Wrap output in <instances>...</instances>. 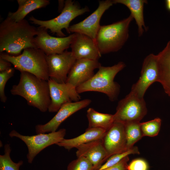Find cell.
Instances as JSON below:
<instances>
[{
	"instance_id": "obj_1",
	"label": "cell",
	"mask_w": 170,
	"mask_h": 170,
	"mask_svg": "<svg viewBox=\"0 0 170 170\" xmlns=\"http://www.w3.org/2000/svg\"><path fill=\"white\" fill-rule=\"evenodd\" d=\"M37 34V28L26 20L16 22L7 17L0 24V53L16 56L26 48H36L34 39Z\"/></svg>"
},
{
	"instance_id": "obj_2",
	"label": "cell",
	"mask_w": 170,
	"mask_h": 170,
	"mask_svg": "<svg viewBox=\"0 0 170 170\" xmlns=\"http://www.w3.org/2000/svg\"><path fill=\"white\" fill-rule=\"evenodd\" d=\"M20 72L19 82L12 86L11 94L22 97L28 105L45 112L48 110L51 103L48 81L28 72Z\"/></svg>"
},
{
	"instance_id": "obj_3",
	"label": "cell",
	"mask_w": 170,
	"mask_h": 170,
	"mask_svg": "<svg viewBox=\"0 0 170 170\" xmlns=\"http://www.w3.org/2000/svg\"><path fill=\"white\" fill-rule=\"evenodd\" d=\"M126 66L122 62L111 66L101 65L97 73L89 80L76 88L78 94L88 91L104 93L111 101L116 100L120 92V86L114 81L116 74Z\"/></svg>"
},
{
	"instance_id": "obj_4",
	"label": "cell",
	"mask_w": 170,
	"mask_h": 170,
	"mask_svg": "<svg viewBox=\"0 0 170 170\" xmlns=\"http://www.w3.org/2000/svg\"><path fill=\"white\" fill-rule=\"evenodd\" d=\"M133 19L130 14L119 21L100 26L95 42L101 54L116 52L121 49L129 37V27Z\"/></svg>"
},
{
	"instance_id": "obj_5",
	"label": "cell",
	"mask_w": 170,
	"mask_h": 170,
	"mask_svg": "<svg viewBox=\"0 0 170 170\" xmlns=\"http://www.w3.org/2000/svg\"><path fill=\"white\" fill-rule=\"evenodd\" d=\"M0 57L10 63L15 69L20 72L30 73L46 81L49 79L46 55L37 48H26L20 54L16 56L1 53Z\"/></svg>"
},
{
	"instance_id": "obj_6",
	"label": "cell",
	"mask_w": 170,
	"mask_h": 170,
	"mask_svg": "<svg viewBox=\"0 0 170 170\" xmlns=\"http://www.w3.org/2000/svg\"><path fill=\"white\" fill-rule=\"evenodd\" d=\"M89 11L87 6L81 8L74 1L67 0L65 2L61 13L55 18L49 20H42L31 16L29 20L34 24L50 30L52 33H56L59 37H64L65 35L62 30L65 29L69 33V28L71 21L77 16Z\"/></svg>"
},
{
	"instance_id": "obj_7",
	"label": "cell",
	"mask_w": 170,
	"mask_h": 170,
	"mask_svg": "<svg viewBox=\"0 0 170 170\" xmlns=\"http://www.w3.org/2000/svg\"><path fill=\"white\" fill-rule=\"evenodd\" d=\"M66 133V129L62 128L48 133L26 136L14 130L10 132L9 135L12 138H17L25 143L28 149L26 156L27 161L29 163L31 164L36 156L43 150L53 144H56L64 139Z\"/></svg>"
},
{
	"instance_id": "obj_8",
	"label": "cell",
	"mask_w": 170,
	"mask_h": 170,
	"mask_svg": "<svg viewBox=\"0 0 170 170\" xmlns=\"http://www.w3.org/2000/svg\"><path fill=\"white\" fill-rule=\"evenodd\" d=\"M147 113L146 103L144 98L139 97L131 91L119 102L116 112L113 115L114 121L124 124L140 122Z\"/></svg>"
},
{
	"instance_id": "obj_9",
	"label": "cell",
	"mask_w": 170,
	"mask_h": 170,
	"mask_svg": "<svg viewBox=\"0 0 170 170\" xmlns=\"http://www.w3.org/2000/svg\"><path fill=\"white\" fill-rule=\"evenodd\" d=\"M37 34L34 39L35 47L42 51L47 55L61 54L69 47L75 36V33L64 37L50 36L48 29L39 26L37 28Z\"/></svg>"
},
{
	"instance_id": "obj_10",
	"label": "cell",
	"mask_w": 170,
	"mask_h": 170,
	"mask_svg": "<svg viewBox=\"0 0 170 170\" xmlns=\"http://www.w3.org/2000/svg\"><path fill=\"white\" fill-rule=\"evenodd\" d=\"M50 79L59 83L66 82L69 72L76 59L71 51L46 55Z\"/></svg>"
},
{
	"instance_id": "obj_11",
	"label": "cell",
	"mask_w": 170,
	"mask_h": 170,
	"mask_svg": "<svg viewBox=\"0 0 170 170\" xmlns=\"http://www.w3.org/2000/svg\"><path fill=\"white\" fill-rule=\"evenodd\" d=\"M48 82L51 99L48 110L49 112H57L63 105L80 100L81 97L76 88L71 84L58 83L50 78Z\"/></svg>"
},
{
	"instance_id": "obj_12",
	"label": "cell",
	"mask_w": 170,
	"mask_h": 170,
	"mask_svg": "<svg viewBox=\"0 0 170 170\" xmlns=\"http://www.w3.org/2000/svg\"><path fill=\"white\" fill-rule=\"evenodd\" d=\"M98 8L82 21L70 26L69 33L71 32L83 34L95 41L100 26V21L105 12L113 4V0L99 1Z\"/></svg>"
},
{
	"instance_id": "obj_13",
	"label": "cell",
	"mask_w": 170,
	"mask_h": 170,
	"mask_svg": "<svg viewBox=\"0 0 170 170\" xmlns=\"http://www.w3.org/2000/svg\"><path fill=\"white\" fill-rule=\"evenodd\" d=\"M159 73L156 55L150 54L144 60L140 76L133 84L131 91L140 98H144L148 88L155 82L158 81Z\"/></svg>"
},
{
	"instance_id": "obj_14",
	"label": "cell",
	"mask_w": 170,
	"mask_h": 170,
	"mask_svg": "<svg viewBox=\"0 0 170 170\" xmlns=\"http://www.w3.org/2000/svg\"><path fill=\"white\" fill-rule=\"evenodd\" d=\"M88 99L63 105L56 114L48 122L44 124H38L35 126L37 134L51 133L57 131L61 124L72 115L78 111L86 107L91 103Z\"/></svg>"
},
{
	"instance_id": "obj_15",
	"label": "cell",
	"mask_w": 170,
	"mask_h": 170,
	"mask_svg": "<svg viewBox=\"0 0 170 170\" xmlns=\"http://www.w3.org/2000/svg\"><path fill=\"white\" fill-rule=\"evenodd\" d=\"M102 140L107 153V159L113 155L128 150L124 124L122 122L114 121Z\"/></svg>"
},
{
	"instance_id": "obj_16",
	"label": "cell",
	"mask_w": 170,
	"mask_h": 170,
	"mask_svg": "<svg viewBox=\"0 0 170 170\" xmlns=\"http://www.w3.org/2000/svg\"><path fill=\"white\" fill-rule=\"evenodd\" d=\"M101 65L98 60H76L68 74L66 82L76 88L89 80L94 71Z\"/></svg>"
},
{
	"instance_id": "obj_17",
	"label": "cell",
	"mask_w": 170,
	"mask_h": 170,
	"mask_svg": "<svg viewBox=\"0 0 170 170\" xmlns=\"http://www.w3.org/2000/svg\"><path fill=\"white\" fill-rule=\"evenodd\" d=\"M70 47L71 52L76 60H98L101 57L95 41L83 34L75 33Z\"/></svg>"
},
{
	"instance_id": "obj_18",
	"label": "cell",
	"mask_w": 170,
	"mask_h": 170,
	"mask_svg": "<svg viewBox=\"0 0 170 170\" xmlns=\"http://www.w3.org/2000/svg\"><path fill=\"white\" fill-rule=\"evenodd\" d=\"M77 149V157H83L92 164L94 170H97L107 160V154L102 139L94 140L82 144Z\"/></svg>"
},
{
	"instance_id": "obj_19",
	"label": "cell",
	"mask_w": 170,
	"mask_h": 170,
	"mask_svg": "<svg viewBox=\"0 0 170 170\" xmlns=\"http://www.w3.org/2000/svg\"><path fill=\"white\" fill-rule=\"evenodd\" d=\"M158 69V82L165 93L170 97V41L164 48L156 54Z\"/></svg>"
},
{
	"instance_id": "obj_20",
	"label": "cell",
	"mask_w": 170,
	"mask_h": 170,
	"mask_svg": "<svg viewBox=\"0 0 170 170\" xmlns=\"http://www.w3.org/2000/svg\"><path fill=\"white\" fill-rule=\"evenodd\" d=\"M106 132L102 129L88 128L84 133L79 136L70 139H64L56 144L70 150L89 142L102 139Z\"/></svg>"
},
{
	"instance_id": "obj_21",
	"label": "cell",
	"mask_w": 170,
	"mask_h": 170,
	"mask_svg": "<svg viewBox=\"0 0 170 170\" xmlns=\"http://www.w3.org/2000/svg\"><path fill=\"white\" fill-rule=\"evenodd\" d=\"M114 4L124 5L130 10V15L136 22L138 28L139 37L141 36L144 31L147 30L145 26L144 15V5L147 3L146 0H114Z\"/></svg>"
},
{
	"instance_id": "obj_22",
	"label": "cell",
	"mask_w": 170,
	"mask_h": 170,
	"mask_svg": "<svg viewBox=\"0 0 170 170\" xmlns=\"http://www.w3.org/2000/svg\"><path fill=\"white\" fill-rule=\"evenodd\" d=\"M18 8L14 12H9L8 17L15 22L24 19L29 13L35 10L44 8L50 3L48 0H17Z\"/></svg>"
},
{
	"instance_id": "obj_23",
	"label": "cell",
	"mask_w": 170,
	"mask_h": 170,
	"mask_svg": "<svg viewBox=\"0 0 170 170\" xmlns=\"http://www.w3.org/2000/svg\"><path fill=\"white\" fill-rule=\"evenodd\" d=\"M88 128L102 129L108 130L113 124L114 115L98 112L92 108L87 110Z\"/></svg>"
},
{
	"instance_id": "obj_24",
	"label": "cell",
	"mask_w": 170,
	"mask_h": 170,
	"mask_svg": "<svg viewBox=\"0 0 170 170\" xmlns=\"http://www.w3.org/2000/svg\"><path fill=\"white\" fill-rule=\"evenodd\" d=\"M140 122H131L124 124L127 139V149L128 150L143 137Z\"/></svg>"
},
{
	"instance_id": "obj_25",
	"label": "cell",
	"mask_w": 170,
	"mask_h": 170,
	"mask_svg": "<svg viewBox=\"0 0 170 170\" xmlns=\"http://www.w3.org/2000/svg\"><path fill=\"white\" fill-rule=\"evenodd\" d=\"M11 149L8 144L4 146V154L0 155V170H19L20 167L23 165L22 161L17 162H14L10 156Z\"/></svg>"
},
{
	"instance_id": "obj_26",
	"label": "cell",
	"mask_w": 170,
	"mask_h": 170,
	"mask_svg": "<svg viewBox=\"0 0 170 170\" xmlns=\"http://www.w3.org/2000/svg\"><path fill=\"white\" fill-rule=\"evenodd\" d=\"M161 123L162 120L159 118L140 122V127L143 136L153 137L157 136L160 131Z\"/></svg>"
},
{
	"instance_id": "obj_27",
	"label": "cell",
	"mask_w": 170,
	"mask_h": 170,
	"mask_svg": "<svg viewBox=\"0 0 170 170\" xmlns=\"http://www.w3.org/2000/svg\"><path fill=\"white\" fill-rule=\"evenodd\" d=\"M132 154H139L138 148L133 147L123 152L113 155L109 158L105 163L97 170H104L116 164L124 158Z\"/></svg>"
},
{
	"instance_id": "obj_28",
	"label": "cell",
	"mask_w": 170,
	"mask_h": 170,
	"mask_svg": "<svg viewBox=\"0 0 170 170\" xmlns=\"http://www.w3.org/2000/svg\"><path fill=\"white\" fill-rule=\"evenodd\" d=\"M67 170H94V167L87 159L80 157L71 162L67 166Z\"/></svg>"
},
{
	"instance_id": "obj_29",
	"label": "cell",
	"mask_w": 170,
	"mask_h": 170,
	"mask_svg": "<svg viewBox=\"0 0 170 170\" xmlns=\"http://www.w3.org/2000/svg\"><path fill=\"white\" fill-rule=\"evenodd\" d=\"M14 68L10 67L8 69L0 72V99L1 101L5 103L7 98L4 93V88L8 81L12 77L14 72Z\"/></svg>"
},
{
	"instance_id": "obj_30",
	"label": "cell",
	"mask_w": 170,
	"mask_h": 170,
	"mask_svg": "<svg viewBox=\"0 0 170 170\" xmlns=\"http://www.w3.org/2000/svg\"><path fill=\"white\" fill-rule=\"evenodd\" d=\"M147 163L143 159L138 158L133 160L128 165V170H148Z\"/></svg>"
},
{
	"instance_id": "obj_31",
	"label": "cell",
	"mask_w": 170,
	"mask_h": 170,
	"mask_svg": "<svg viewBox=\"0 0 170 170\" xmlns=\"http://www.w3.org/2000/svg\"><path fill=\"white\" fill-rule=\"evenodd\" d=\"M129 157L127 156L114 165L104 170H128L127 162Z\"/></svg>"
},
{
	"instance_id": "obj_32",
	"label": "cell",
	"mask_w": 170,
	"mask_h": 170,
	"mask_svg": "<svg viewBox=\"0 0 170 170\" xmlns=\"http://www.w3.org/2000/svg\"><path fill=\"white\" fill-rule=\"evenodd\" d=\"M11 64L0 57V72L4 71L11 67Z\"/></svg>"
},
{
	"instance_id": "obj_33",
	"label": "cell",
	"mask_w": 170,
	"mask_h": 170,
	"mask_svg": "<svg viewBox=\"0 0 170 170\" xmlns=\"http://www.w3.org/2000/svg\"><path fill=\"white\" fill-rule=\"evenodd\" d=\"M165 3L167 9L170 11V0H165Z\"/></svg>"
}]
</instances>
